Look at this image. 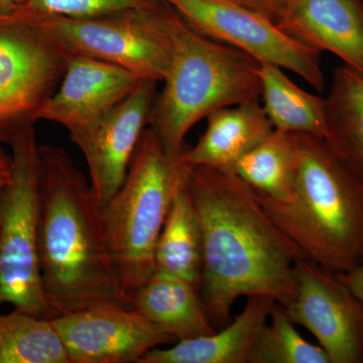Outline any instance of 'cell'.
Returning <instances> with one entry per match:
<instances>
[{"label": "cell", "instance_id": "18", "mask_svg": "<svg viewBox=\"0 0 363 363\" xmlns=\"http://www.w3.org/2000/svg\"><path fill=\"white\" fill-rule=\"evenodd\" d=\"M259 74L260 101L274 130L307 133L326 140V98L302 89L278 66L259 64Z\"/></svg>", "mask_w": 363, "mask_h": 363}, {"label": "cell", "instance_id": "22", "mask_svg": "<svg viewBox=\"0 0 363 363\" xmlns=\"http://www.w3.org/2000/svg\"><path fill=\"white\" fill-rule=\"evenodd\" d=\"M0 363H69L51 319L14 310L0 313Z\"/></svg>", "mask_w": 363, "mask_h": 363}, {"label": "cell", "instance_id": "21", "mask_svg": "<svg viewBox=\"0 0 363 363\" xmlns=\"http://www.w3.org/2000/svg\"><path fill=\"white\" fill-rule=\"evenodd\" d=\"M326 142L363 178V75L338 66L326 97Z\"/></svg>", "mask_w": 363, "mask_h": 363}, {"label": "cell", "instance_id": "27", "mask_svg": "<svg viewBox=\"0 0 363 363\" xmlns=\"http://www.w3.org/2000/svg\"><path fill=\"white\" fill-rule=\"evenodd\" d=\"M13 174V159L0 147V201L4 189L11 182Z\"/></svg>", "mask_w": 363, "mask_h": 363}, {"label": "cell", "instance_id": "2", "mask_svg": "<svg viewBox=\"0 0 363 363\" xmlns=\"http://www.w3.org/2000/svg\"><path fill=\"white\" fill-rule=\"evenodd\" d=\"M39 262L52 318L98 306L130 308L90 184L54 145H40Z\"/></svg>", "mask_w": 363, "mask_h": 363}, {"label": "cell", "instance_id": "11", "mask_svg": "<svg viewBox=\"0 0 363 363\" xmlns=\"http://www.w3.org/2000/svg\"><path fill=\"white\" fill-rule=\"evenodd\" d=\"M51 321L69 363H138L150 350L177 342L140 312L123 306H98Z\"/></svg>", "mask_w": 363, "mask_h": 363}, {"label": "cell", "instance_id": "15", "mask_svg": "<svg viewBox=\"0 0 363 363\" xmlns=\"http://www.w3.org/2000/svg\"><path fill=\"white\" fill-rule=\"evenodd\" d=\"M274 304L262 296L248 297L243 311L220 331L178 341L167 350L155 348L138 363H250L253 346Z\"/></svg>", "mask_w": 363, "mask_h": 363}, {"label": "cell", "instance_id": "6", "mask_svg": "<svg viewBox=\"0 0 363 363\" xmlns=\"http://www.w3.org/2000/svg\"><path fill=\"white\" fill-rule=\"evenodd\" d=\"M13 9L30 18L66 57L108 62L152 82L166 77L180 18L166 1L155 9L91 18L35 16Z\"/></svg>", "mask_w": 363, "mask_h": 363}, {"label": "cell", "instance_id": "3", "mask_svg": "<svg viewBox=\"0 0 363 363\" xmlns=\"http://www.w3.org/2000/svg\"><path fill=\"white\" fill-rule=\"evenodd\" d=\"M298 166L291 201L262 205L305 259L334 274L363 259V178L324 138L296 133Z\"/></svg>", "mask_w": 363, "mask_h": 363}, {"label": "cell", "instance_id": "9", "mask_svg": "<svg viewBox=\"0 0 363 363\" xmlns=\"http://www.w3.org/2000/svg\"><path fill=\"white\" fill-rule=\"evenodd\" d=\"M195 32L233 45L259 64L300 76L318 92L325 87L320 52L284 32L276 21L234 0H164Z\"/></svg>", "mask_w": 363, "mask_h": 363}, {"label": "cell", "instance_id": "7", "mask_svg": "<svg viewBox=\"0 0 363 363\" xmlns=\"http://www.w3.org/2000/svg\"><path fill=\"white\" fill-rule=\"evenodd\" d=\"M11 147L13 174L0 201V306L52 319L39 262L40 145L35 128Z\"/></svg>", "mask_w": 363, "mask_h": 363}, {"label": "cell", "instance_id": "20", "mask_svg": "<svg viewBox=\"0 0 363 363\" xmlns=\"http://www.w3.org/2000/svg\"><path fill=\"white\" fill-rule=\"evenodd\" d=\"M201 269V225L186 184L174 198L157 240L155 271L173 274L199 286Z\"/></svg>", "mask_w": 363, "mask_h": 363}, {"label": "cell", "instance_id": "1", "mask_svg": "<svg viewBox=\"0 0 363 363\" xmlns=\"http://www.w3.org/2000/svg\"><path fill=\"white\" fill-rule=\"evenodd\" d=\"M187 188L202 231L198 289L214 328L233 321L241 297L290 304L296 264L305 257L272 220L259 193L233 172L209 167L191 168Z\"/></svg>", "mask_w": 363, "mask_h": 363}, {"label": "cell", "instance_id": "4", "mask_svg": "<svg viewBox=\"0 0 363 363\" xmlns=\"http://www.w3.org/2000/svg\"><path fill=\"white\" fill-rule=\"evenodd\" d=\"M161 94L149 117L164 149L179 155L191 128L233 105L259 102V63L245 52L200 35L180 16Z\"/></svg>", "mask_w": 363, "mask_h": 363}, {"label": "cell", "instance_id": "14", "mask_svg": "<svg viewBox=\"0 0 363 363\" xmlns=\"http://www.w3.org/2000/svg\"><path fill=\"white\" fill-rule=\"evenodd\" d=\"M276 23L294 39L335 55L363 75L362 0H294Z\"/></svg>", "mask_w": 363, "mask_h": 363}, {"label": "cell", "instance_id": "23", "mask_svg": "<svg viewBox=\"0 0 363 363\" xmlns=\"http://www.w3.org/2000/svg\"><path fill=\"white\" fill-rule=\"evenodd\" d=\"M294 325L285 308L276 303L257 336L250 363H331L323 348L306 340Z\"/></svg>", "mask_w": 363, "mask_h": 363}, {"label": "cell", "instance_id": "10", "mask_svg": "<svg viewBox=\"0 0 363 363\" xmlns=\"http://www.w3.org/2000/svg\"><path fill=\"white\" fill-rule=\"evenodd\" d=\"M288 316L317 339L331 363H363V305L337 274L310 260L295 267Z\"/></svg>", "mask_w": 363, "mask_h": 363}, {"label": "cell", "instance_id": "8", "mask_svg": "<svg viewBox=\"0 0 363 363\" xmlns=\"http://www.w3.org/2000/svg\"><path fill=\"white\" fill-rule=\"evenodd\" d=\"M66 59L30 18L0 7V145L35 126Z\"/></svg>", "mask_w": 363, "mask_h": 363}, {"label": "cell", "instance_id": "24", "mask_svg": "<svg viewBox=\"0 0 363 363\" xmlns=\"http://www.w3.org/2000/svg\"><path fill=\"white\" fill-rule=\"evenodd\" d=\"M164 0H21L13 6L30 16L91 18L155 9Z\"/></svg>", "mask_w": 363, "mask_h": 363}, {"label": "cell", "instance_id": "25", "mask_svg": "<svg viewBox=\"0 0 363 363\" xmlns=\"http://www.w3.org/2000/svg\"><path fill=\"white\" fill-rule=\"evenodd\" d=\"M277 21L294 0H234Z\"/></svg>", "mask_w": 363, "mask_h": 363}, {"label": "cell", "instance_id": "26", "mask_svg": "<svg viewBox=\"0 0 363 363\" xmlns=\"http://www.w3.org/2000/svg\"><path fill=\"white\" fill-rule=\"evenodd\" d=\"M336 274L363 305V259L350 271Z\"/></svg>", "mask_w": 363, "mask_h": 363}, {"label": "cell", "instance_id": "5", "mask_svg": "<svg viewBox=\"0 0 363 363\" xmlns=\"http://www.w3.org/2000/svg\"><path fill=\"white\" fill-rule=\"evenodd\" d=\"M183 152L169 154L156 130L145 128L123 186L99 212L112 264L128 300L155 272L157 240L190 174Z\"/></svg>", "mask_w": 363, "mask_h": 363}, {"label": "cell", "instance_id": "17", "mask_svg": "<svg viewBox=\"0 0 363 363\" xmlns=\"http://www.w3.org/2000/svg\"><path fill=\"white\" fill-rule=\"evenodd\" d=\"M130 306L177 342L216 331L198 286L167 272L155 271L147 283L131 294Z\"/></svg>", "mask_w": 363, "mask_h": 363}, {"label": "cell", "instance_id": "16", "mask_svg": "<svg viewBox=\"0 0 363 363\" xmlns=\"http://www.w3.org/2000/svg\"><path fill=\"white\" fill-rule=\"evenodd\" d=\"M274 130L260 102L233 105L207 117V128L194 147H185L184 162L190 168L233 172L236 162Z\"/></svg>", "mask_w": 363, "mask_h": 363}, {"label": "cell", "instance_id": "28", "mask_svg": "<svg viewBox=\"0 0 363 363\" xmlns=\"http://www.w3.org/2000/svg\"><path fill=\"white\" fill-rule=\"evenodd\" d=\"M20 1H21V0H0V6L9 7Z\"/></svg>", "mask_w": 363, "mask_h": 363}, {"label": "cell", "instance_id": "13", "mask_svg": "<svg viewBox=\"0 0 363 363\" xmlns=\"http://www.w3.org/2000/svg\"><path fill=\"white\" fill-rule=\"evenodd\" d=\"M143 80L135 72L108 62L68 56L58 87L40 112L52 121L79 133L99 121L123 101Z\"/></svg>", "mask_w": 363, "mask_h": 363}, {"label": "cell", "instance_id": "12", "mask_svg": "<svg viewBox=\"0 0 363 363\" xmlns=\"http://www.w3.org/2000/svg\"><path fill=\"white\" fill-rule=\"evenodd\" d=\"M156 85L143 81L96 123L70 135L87 162L91 191L99 212L125 180L136 147L149 124Z\"/></svg>", "mask_w": 363, "mask_h": 363}, {"label": "cell", "instance_id": "19", "mask_svg": "<svg viewBox=\"0 0 363 363\" xmlns=\"http://www.w3.org/2000/svg\"><path fill=\"white\" fill-rule=\"evenodd\" d=\"M298 166L297 135L274 130L236 162L234 174L267 199L291 201Z\"/></svg>", "mask_w": 363, "mask_h": 363}]
</instances>
